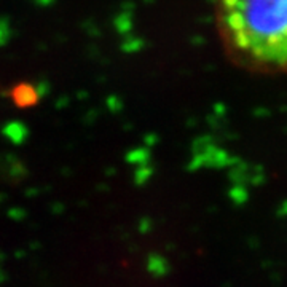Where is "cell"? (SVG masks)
I'll return each instance as SVG.
<instances>
[{"label": "cell", "instance_id": "1", "mask_svg": "<svg viewBox=\"0 0 287 287\" xmlns=\"http://www.w3.org/2000/svg\"><path fill=\"white\" fill-rule=\"evenodd\" d=\"M227 50L260 71H287V0H215Z\"/></svg>", "mask_w": 287, "mask_h": 287}, {"label": "cell", "instance_id": "2", "mask_svg": "<svg viewBox=\"0 0 287 287\" xmlns=\"http://www.w3.org/2000/svg\"><path fill=\"white\" fill-rule=\"evenodd\" d=\"M37 97H40L37 86L22 83L16 86L13 91V99L16 102V106H19V107H27V106L36 104Z\"/></svg>", "mask_w": 287, "mask_h": 287}, {"label": "cell", "instance_id": "3", "mask_svg": "<svg viewBox=\"0 0 287 287\" xmlns=\"http://www.w3.org/2000/svg\"><path fill=\"white\" fill-rule=\"evenodd\" d=\"M3 134L8 137V139L13 142V144H22L29 136V129L24 123L21 122H13V123H8L7 126L3 128Z\"/></svg>", "mask_w": 287, "mask_h": 287}, {"label": "cell", "instance_id": "4", "mask_svg": "<svg viewBox=\"0 0 287 287\" xmlns=\"http://www.w3.org/2000/svg\"><path fill=\"white\" fill-rule=\"evenodd\" d=\"M10 38V27H8V21L0 18V47L5 45Z\"/></svg>", "mask_w": 287, "mask_h": 287}]
</instances>
